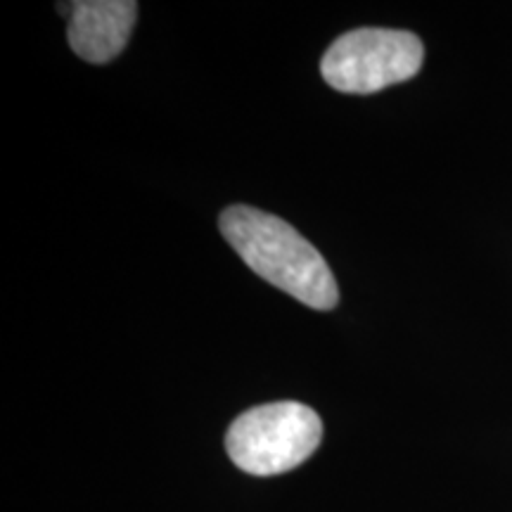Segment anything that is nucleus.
Wrapping results in <instances>:
<instances>
[{"label":"nucleus","mask_w":512,"mask_h":512,"mask_svg":"<svg viewBox=\"0 0 512 512\" xmlns=\"http://www.w3.org/2000/svg\"><path fill=\"white\" fill-rule=\"evenodd\" d=\"M223 238L256 275L316 311H330L339 290L330 266L309 240L278 216L235 204L219 219Z\"/></svg>","instance_id":"1"},{"label":"nucleus","mask_w":512,"mask_h":512,"mask_svg":"<svg viewBox=\"0 0 512 512\" xmlns=\"http://www.w3.org/2000/svg\"><path fill=\"white\" fill-rule=\"evenodd\" d=\"M320 439L323 422L313 408L278 401L242 413L226 434V451L242 472L273 477L309 460Z\"/></svg>","instance_id":"2"},{"label":"nucleus","mask_w":512,"mask_h":512,"mask_svg":"<svg viewBox=\"0 0 512 512\" xmlns=\"http://www.w3.org/2000/svg\"><path fill=\"white\" fill-rule=\"evenodd\" d=\"M422 60L425 48L411 31L356 29L328 48L320 74L339 93L368 95L413 79Z\"/></svg>","instance_id":"3"},{"label":"nucleus","mask_w":512,"mask_h":512,"mask_svg":"<svg viewBox=\"0 0 512 512\" xmlns=\"http://www.w3.org/2000/svg\"><path fill=\"white\" fill-rule=\"evenodd\" d=\"M138 5L131 0H86L69 5V46L81 60L105 64L124 50Z\"/></svg>","instance_id":"4"}]
</instances>
